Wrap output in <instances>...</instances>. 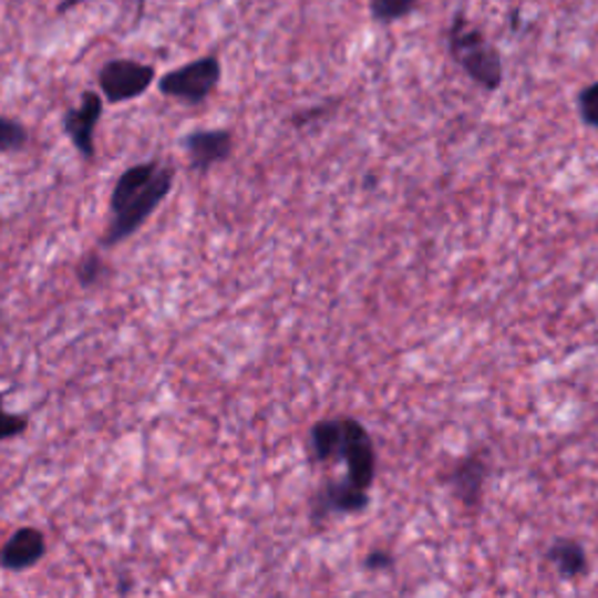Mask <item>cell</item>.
Listing matches in <instances>:
<instances>
[{"mask_svg": "<svg viewBox=\"0 0 598 598\" xmlns=\"http://www.w3.org/2000/svg\"><path fill=\"white\" fill-rule=\"evenodd\" d=\"M176 183V168L159 159L141 162L124 171L111 195V225L101 237V246L115 248L147 223L166 202Z\"/></svg>", "mask_w": 598, "mask_h": 598, "instance_id": "obj_1", "label": "cell"}, {"mask_svg": "<svg viewBox=\"0 0 598 598\" xmlns=\"http://www.w3.org/2000/svg\"><path fill=\"white\" fill-rule=\"evenodd\" d=\"M448 54L454 56L467 78L486 92H496L503 84V56L486 35L463 12H456L448 24Z\"/></svg>", "mask_w": 598, "mask_h": 598, "instance_id": "obj_2", "label": "cell"}, {"mask_svg": "<svg viewBox=\"0 0 598 598\" xmlns=\"http://www.w3.org/2000/svg\"><path fill=\"white\" fill-rule=\"evenodd\" d=\"M220 78H223L220 59L216 54H208L162 75L159 92L162 96L181 101L185 105H202L218 90Z\"/></svg>", "mask_w": 598, "mask_h": 598, "instance_id": "obj_3", "label": "cell"}, {"mask_svg": "<svg viewBox=\"0 0 598 598\" xmlns=\"http://www.w3.org/2000/svg\"><path fill=\"white\" fill-rule=\"evenodd\" d=\"M155 66L134 59H113L99 69L96 82L109 103H126L143 96L155 84Z\"/></svg>", "mask_w": 598, "mask_h": 598, "instance_id": "obj_4", "label": "cell"}, {"mask_svg": "<svg viewBox=\"0 0 598 598\" xmlns=\"http://www.w3.org/2000/svg\"><path fill=\"white\" fill-rule=\"evenodd\" d=\"M344 423V433H341V446H339V458L347 463V480L353 482L355 486L370 491L377 477V454H374V442L368 433L365 425H362L353 416H341Z\"/></svg>", "mask_w": 598, "mask_h": 598, "instance_id": "obj_5", "label": "cell"}, {"mask_svg": "<svg viewBox=\"0 0 598 598\" xmlns=\"http://www.w3.org/2000/svg\"><path fill=\"white\" fill-rule=\"evenodd\" d=\"M370 505V491L344 480H328L311 498V522L320 524L334 515H360Z\"/></svg>", "mask_w": 598, "mask_h": 598, "instance_id": "obj_6", "label": "cell"}, {"mask_svg": "<svg viewBox=\"0 0 598 598\" xmlns=\"http://www.w3.org/2000/svg\"><path fill=\"white\" fill-rule=\"evenodd\" d=\"M101 117H103V96L96 92H84L75 109H69L61 120L63 134H66L69 141L75 145L80 157L87 162H92L96 155L94 134Z\"/></svg>", "mask_w": 598, "mask_h": 598, "instance_id": "obj_7", "label": "cell"}, {"mask_svg": "<svg viewBox=\"0 0 598 598\" xmlns=\"http://www.w3.org/2000/svg\"><path fill=\"white\" fill-rule=\"evenodd\" d=\"M189 168L197 174H208V171L223 164L234 153V134L229 130H197L189 132L183 141Z\"/></svg>", "mask_w": 598, "mask_h": 598, "instance_id": "obj_8", "label": "cell"}, {"mask_svg": "<svg viewBox=\"0 0 598 598\" xmlns=\"http://www.w3.org/2000/svg\"><path fill=\"white\" fill-rule=\"evenodd\" d=\"M48 551L45 533L35 526H21L0 545V568L21 573L33 568Z\"/></svg>", "mask_w": 598, "mask_h": 598, "instance_id": "obj_9", "label": "cell"}, {"mask_svg": "<svg viewBox=\"0 0 598 598\" xmlns=\"http://www.w3.org/2000/svg\"><path fill=\"white\" fill-rule=\"evenodd\" d=\"M486 477H488L486 463L480 456H470L454 467L452 477H448V486H452L454 496L465 507H477L482 503Z\"/></svg>", "mask_w": 598, "mask_h": 598, "instance_id": "obj_10", "label": "cell"}, {"mask_svg": "<svg viewBox=\"0 0 598 598\" xmlns=\"http://www.w3.org/2000/svg\"><path fill=\"white\" fill-rule=\"evenodd\" d=\"M341 433H344V423L339 419H323L311 425L309 431V458L311 463H332L339 458Z\"/></svg>", "mask_w": 598, "mask_h": 598, "instance_id": "obj_11", "label": "cell"}, {"mask_svg": "<svg viewBox=\"0 0 598 598\" xmlns=\"http://www.w3.org/2000/svg\"><path fill=\"white\" fill-rule=\"evenodd\" d=\"M547 561L557 568V573L561 575L564 580L582 578L589 568V559H587V551H585L582 543L573 540V538L554 540L551 547L547 549Z\"/></svg>", "mask_w": 598, "mask_h": 598, "instance_id": "obj_12", "label": "cell"}, {"mask_svg": "<svg viewBox=\"0 0 598 598\" xmlns=\"http://www.w3.org/2000/svg\"><path fill=\"white\" fill-rule=\"evenodd\" d=\"M421 0H370V14L377 24H393L404 17H410Z\"/></svg>", "mask_w": 598, "mask_h": 598, "instance_id": "obj_13", "label": "cell"}, {"mask_svg": "<svg viewBox=\"0 0 598 598\" xmlns=\"http://www.w3.org/2000/svg\"><path fill=\"white\" fill-rule=\"evenodd\" d=\"M29 143V130L12 117H0V153H19Z\"/></svg>", "mask_w": 598, "mask_h": 598, "instance_id": "obj_14", "label": "cell"}, {"mask_svg": "<svg viewBox=\"0 0 598 598\" xmlns=\"http://www.w3.org/2000/svg\"><path fill=\"white\" fill-rule=\"evenodd\" d=\"M103 274H105V262L99 258L96 252L84 255V258L75 267V276H78L82 288H92L99 281H103Z\"/></svg>", "mask_w": 598, "mask_h": 598, "instance_id": "obj_15", "label": "cell"}, {"mask_svg": "<svg viewBox=\"0 0 598 598\" xmlns=\"http://www.w3.org/2000/svg\"><path fill=\"white\" fill-rule=\"evenodd\" d=\"M29 429V416L24 414H10L3 408V393H0V442L21 437Z\"/></svg>", "mask_w": 598, "mask_h": 598, "instance_id": "obj_16", "label": "cell"}, {"mask_svg": "<svg viewBox=\"0 0 598 598\" xmlns=\"http://www.w3.org/2000/svg\"><path fill=\"white\" fill-rule=\"evenodd\" d=\"M578 113L591 130H598V82L587 84L578 94Z\"/></svg>", "mask_w": 598, "mask_h": 598, "instance_id": "obj_17", "label": "cell"}, {"mask_svg": "<svg viewBox=\"0 0 598 598\" xmlns=\"http://www.w3.org/2000/svg\"><path fill=\"white\" fill-rule=\"evenodd\" d=\"M334 103H323V105H313V109H307V111H299L297 115L290 117V124L295 126V130H302V126L316 122V120H323L330 115Z\"/></svg>", "mask_w": 598, "mask_h": 598, "instance_id": "obj_18", "label": "cell"}, {"mask_svg": "<svg viewBox=\"0 0 598 598\" xmlns=\"http://www.w3.org/2000/svg\"><path fill=\"white\" fill-rule=\"evenodd\" d=\"M393 564H395V559H393V554L391 551H383V549H374V551H370L368 554V557H365V561H362V566H365L368 570H389V568H393Z\"/></svg>", "mask_w": 598, "mask_h": 598, "instance_id": "obj_19", "label": "cell"}, {"mask_svg": "<svg viewBox=\"0 0 598 598\" xmlns=\"http://www.w3.org/2000/svg\"><path fill=\"white\" fill-rule=\"evenodd\" d=\"M82 3H90V0H61V3L56 6V12H66V10H73ZM143 8H145V0H138V14H143Z\"/></svg>", "mask_w": 598, "mask_h": 598, "instance_id": "obj_20", "label": "cell"}]
</instances>
